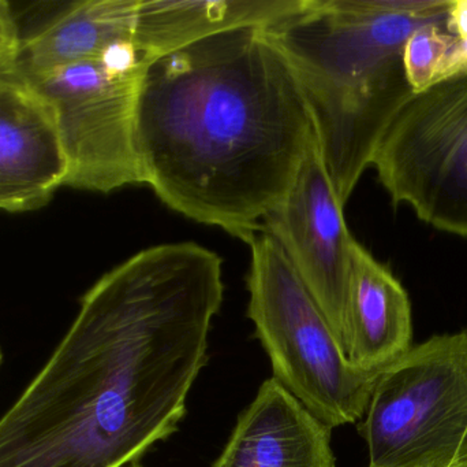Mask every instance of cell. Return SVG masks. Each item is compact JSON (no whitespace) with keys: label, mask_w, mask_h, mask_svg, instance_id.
Here are the masks:
<instances>
[{"label":"cell","mask_w":467,"mask_h":467,"mask_svg":"<svg viewBox=\"0 0 467 467\" xmlns=\"http://www.w3.org/2000/svg\"><path fill=\"white\" fill-rule=\"evenodd\" d=\"M223 299V260L192 241L142 249L101 277L0 419V467L134 465L171 438Z\"/></svg>","instance_id":"1"},{"label":"cell","mask_w":467,"mask_h":467,"mask_svg":"<svg viewBox=\"0 0 467 467\" xmlns=\"http://www.w3.org/2000/svg\"><path fill=\"white\" fill-rule=\"evenodd\" d=\"M136 144L164 205L249 243L317 139L287 60L246 27L145 62Z\"/></svg>","instance_id":"2"},{"label":"cell","mask_w":467,"mask_h":467,"mask_svg":"<svg viewBox=\"0 0 467 467\" xmlns=\"http://www.w3.org/2000/svg\"><path fill=\"white\" fill-rule=\"evenodd\" d=\"M451 0H305L263 27L304 93L318 153L345 206L395 118L414 96L409 38L447 24Z\"/></svg>","instance_id":"3"},{"label":"cell","mask_w":467,"mask_h":467,"mask_svg":"<svg viewBox=\"0 0 467 467\" xmlns=\"http://www.w3.org/2000/svg\"><path fill=\"white\" fill-rule=\"evenodd\" d=\"M247 244V318L275 380L332 430L361 421L381 375L350 364L323 310L263 227Z\"/></svg>","instance_id":"4"},{"label":"cell","mask_w":467,"mask_h":467,"mask_svg":"<svg viewBox=\"0 0 467 467\" xmlns=\"http://www.w3.org/2000/svg\"><path fill=\"white\" fill-rule=\"evenodd\" d=\"M368 467L467 461V328L431 337L381 373L359 427Z\"/></svg>","instance_id":"5"},{"label":"cell","mask_w":467,"mask_h":467,"mask_svg":"<svg viewBox=\"0 0 467 467\" xmlns=\"http://www.w3.org/2000/svg\"><path fill=\"white\" fill-rule=\"evenodd\" d=\"M372 166L395 206L467 238V74L416 93L384 134Z\"/></svg>","instance_id":"6"},{"label":"cell","mask_w":467,"mask_h":467,"mask_svg":"<svg viewBox=\"0 0 467 467\" xmlns=\"http://www.w3.org/2000/svg\"><path fill=\"white\" fill-rule=\"evenodd\" d=\"M144 68L122 76L100 59H89L25 77L54 117L65 156V186L106 194L144 184L136 144Z\"/></svg>","instance_id":"7"},{"label":"cell","mask_w":467,"mask_h":467,"mask_svg":"<svg viewBox=\"0 0 467 467\" xmlns=\"http://www.w3.org/2000/svg\"><path fill=\"white\" fill-rule=\"evenodd\" d=\"M343 207L316 145L287 194L266 214L263 229L280 244L345 350L346 301L357 240Z\"/></svg>","instance_id":"8"},{"label":"cell","mask_w":467,"mask_h":467,"mask_svg":"<svg viewBox=\"0 0 467 467\" xmlns=\"http://www.w3.org/2000/svg\"><path fill=\"white\" fill-rule=\"evenodd\" d=\"M65 177L48 104L16 69L0 71V210L41 207Z\"/></svg>","instance_id":"9"},{"label":"cell","mask_w":467,"mask_h":467,"mask_svg":"<svg viewBox=\"0 0 467 467\" xmlns=\"http://www.w3.org/2000/svg\"><path fill=\"white\" fill-rule=\"evenodd\" d=\"M213 467H337L332 428L272 377L242 411Z\"/></svg>","instance_id":"10"},{"label":"cell","mask_w":467,"mask_h":467,"mask_svg":"<svg viewBox=\"0 0 467 467\" xmlns=\"http://www.w3.org/2000/svg\"><path fill=\"white\" fill-rule=\"evenodd\" d=\"M411 304L387 266L356 241L346 301L345 351L362 372L380 376L411 348Z\"/></svg>","instance_id":"11"},{"label":"cell","mask_w":467,"mask_h":467,"mask_svg":"<svg viewBox=\"0 0 467 467\" xmlns=\"http://www.w3.org/2000/svg\"><path fill=\"white\" fill-rule=\"evenodd\" d=\"M305 0H141L134 44L144 62L226 30L266 27Z\"/></svg>","instance_id":"12"},{"label":"cell","mask_w":467,"mask_h":467,"mask_svg":"<svg viewBox=\"0 0 467 467\" xmlns=\"http://www.w3.org/2000/svg\"><path fill=\"white\" fill-rule=\"evenodd\" d=\"M141 0H84L22 40L16 70L40 76L82 60L99 59L111 44L134 41Z\"/></svg>","instance_id":"13"},{"label":"cell","mask_w":467,"mask_h":467,"mask_svg":"<svg viewBox=\"0 0 467 467\" xmlns=\"http://www.w3.org/2000/svg\"><path fill=\"white\" fill-rule=\"evenodd\" d=\"M454 41L455 36L447 30L446 24L427 25L410 36L403 51V65L414 95L435 85Z\"/></svg>","instance_id":"14"},{"label":"cell","mask_w":467,"mask_h":467,"mask_svg":"<svg viewBox=\"0 0 467 467\" xmlns=\"http://www.w3.org/2000/svg\"><path fill=\"white\" fill-rule=\"evenodd\" d=\"M22 40L10 3L0 0V71L16 69Z\"/></svg>","instance_id":"15"},{"label":"cell","mask_w":467,"mask_h":467,"mask_svg":"<svg viewBox=\"0 0 467 467\" xmlns=\"http://www.w3.org/2000/svg\"><path fill=\"white\" fill-rule=\"evenodd\" d=\"M465 74H467V38L463 40L455 38L451 49L436 76L435 84L455 79V77L465 76Z\"/></svg>","instance_id":"16"},{"label":"cell","mask_w":467,"mask_h":467,"mask_svg":"<svg viewBox=\"0 0 467 467\" xmlns=\"http://www.w3.org/2000/svg\"><path fill=\"white\" fill-rule=\"evenodd\" d=\"M455 467H467V461H466V462L461 463V465H458Z\"/></svg>","instance_id":"17"},{"label":"cell","mask_w":467,"mask_h":467,"mask_svg":"<svg viewBox=\"0 0 467 467\" xmlns=\"http://www.w3.org/2000/svg\"><path fill=\"white\" fill-rule=\"evenodd\" d=\"M130 467H141V466L137 465V463H134V465H131Z\"/></svg>","instance_id":"18"},{"label":"cell","mask_w":467,"mask_h":467,"mask_svg":"<svg viewBox=\"0 0 467 467\" xmlns=\"http://www.w3.org/2000/svg\"><path fill=\"white\" fill-rule=\"evenodd\" d=\"M0 359H2V356H0Z\"/></svg>","instance_id":"19"}]
</instances>
